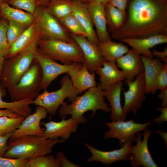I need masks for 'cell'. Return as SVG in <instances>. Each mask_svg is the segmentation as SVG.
Instances as JSON below:
<instances>
[{"mask_svg":"<svg viewBox=\"0 0 167 167\" xmlns=\"http://www.w3.org/2000/svg\"><path fill=\"white\" fill-rule=\"evenodd\" d=\"M167 34V0H132L125 21L112 38H142Z\"/></svg>","mask_w":167,"mask_h":167,"instance_id":"cell-1","label":"cell"},{"mask_svg":"<svg viewBox=\"0 0 167 167\" xmlns=\"http://www.w3.org/2000/svg\"><path fill=\"white\" fill-rule=\"evenodd\" d=\"M87 90L82 95L77 96L70 104L64 101L58 110L59 117L65 119L70 115L79 124H85L88 121L84 114L87 111H92L93 117L98 110L110 112V107L105 101L104 91L99 84Z\"/></svg>","mask_w":167,"mask_h":167,"instance_id":"cell-2","label":"cell"},{"mask_svg":"<svg viewBox=\"0 0 167 167\" xmlns=\"http://www.w3.org/2000/svg\"><path fill=\"white\" fill-rule=\"evenodd\" d=\"M65 141L61 139H52L43 136L35 135L9 139L7 143L8 149L4 157L30 160L50 154L55 145Z\"/></svg>","mask_w":167,"mask_h":167,"instance_id":"cell-3","label":"cell"},{"mask_svg":"<svg viewBox=\"0 0 167 167\" xmlns=\"http://www.w3.org/2000/svg\"><path fill=\"white\" fill-rule=\"evenodd\" d=\"M37 52L64 64L84 63V62L82 50L73 39L67 42L56 39L40 38L37 43Z\"/></svg>","mask_w":167,"mask_h":167,"instance_id":"cell-4","label":"cell"},{"mask_svg":"<svg viewBox=\"0 0 167 167\" xmlns=\"http://www.w3.org/2000/svg\"><path fill=\"white\" fill-rule=\"evenodd\" d=\"M39 40L24 50L6 59L0 84L3 88L7 89L16 84L28 70L37 52Z\"/></svg>","mask_w":167,"mask_h":167,"instance_id":"cell-5","label":"cell"},{"mask_svg":"<svg viewBox=\"0 0 167 167\" xmlns=\"http://www.w3.org/2000/svg\"><path fill=\"white\" fill-rule=\"evenodd\" d=\"M60 83L61 88L59 89L51 92L44 90L33 100L32 104L43 107L48 113L54 115L66 98H67L68 101L72 102L79 94L69 75L67 74L65 75Z\"/></svg>","mask_w":167,"mask_h":167,"instance_id":"cell-6","label":"cell"},{"mask_svg":"<svg viewBox=\"0 0 167 167\" xmlns=\"http://www.w3.org/2000/svg\"><path fill=\"white\" fill-rule=\"evenodd\" d=\"M42 72L39 63L34 60L28 70L14 86L7 89L12 101L25 99H35L40 94Z\"/></svg>","mask_w":167,"mask_h":167,"instance_id":"cell-7","label":"cell"},{"mask_svg":"<svg viewBox=\"0 0 167 167\" xmlns=\"http://www.w3.org/2000/svg\"><path fill=\"white\" fill-rule=\"evenodd\" d=\"M34 14L39 27L41 39H56L67 42L72 40L71 35L45 6H37Z\"/></svg>","mask_w":167,"mask_h":167,"instance_id":"cell-8","label":"cell"},{"mask_svg":"<svg viewBox=\"0 0 167 167\" xmlns=\"http://www.w3.org/2000/svg\"><path fill=\"white\" fill-rule=\"evenodd\" d=\"M152 124V121L141 123L132 120L107 122L105 124L109 129L104 133V139H118L120 146L122 147L128 142L135 141L137 133L149 128L148 126Z\"/></svg>","mask_w":167,"mask_h":167,"instance_id":"cell-9","label":"cell"},{"mask_svg":"<svg viewBox=\"0 0 167 167\" xmlns=\"http://www.w3.org/2000/svg\"><path fill=\"white\" fill-rule=\"evenodd\" d=\"M34 60L39 63L42 72L41 90L46 89L51 83L60 75L64 73L68 74L73 70L80 68L84 64H60L38 52Z\"/></svg>","mask_w":167,"mask_h":167,"instance_id":"cell-10","label":"cell"},{"mask_svg":"<svg viewBox=\"0 0 167 167\" xmlns=\"http://www.w3.org/2000/svg\"><path fill=\"white\" fill-rule=\"evenodd\" d=\"M128 87L127 91L123 88L124 103L122 107L125 115L131 112L136 115L146 99L145 81L144 71L132 81H125Z\"/></svg>","mask_w":167,"mask_h":167,"instance_id":"cell-11","label":"cell"},{"mask_svg":"<svg viewBox=\"0 0 167 167\" xmlns=\"http://www.w3.org/2000/svg\"><path fill=\"white\" fill-rule=\"evenodd\" d=\"M152 131L147 128L144 130L143 139L141 140L142 133H137L135 141L136 144L132 145L130 151V164L133 167H157L149 150L148 141Z\"/></svg>","mask_w":167,"mask_h":167,"instance_id":"cell-12","label":"cell"},{"mask_svg":"<svg viewBox=\"0 0 167 167\" xmlns=\"http://www.w3.org/2000/svg\"><path fill=\"white\" fill-rule=\"evenodd\" d=\"M48 113L46 109L37 106L35 113L25 117L18 128L12 133L9 139L26 135L43 136V129L40 126L41 120L45 118Z\"/></svg>","mask_w":167,"mask_h":167,"instance_id":"cell-13","label":"cell"},{"mask_svg":"<svg viewBox=\"0 0 167 167\" xmlns=\"http://www.w3.org/2000/svg\"><path fill=\"white\" fill-rule=\"evenodd\" d=\"M132 142H128L120 149L109 151L100 150L85 143L84 144V146L92 154V156L88 158L87 162L98 161L108 166L116 161H129L130 151Z\"/></svg>","mask_w":167,"mask_h":167,"instance_id":"cell-14","label":"cell"},{"mask_svg":"<svg viewBox=\"0 0 167 167\" xmlns=\"http://www.w3.org/2000/svg\"><path fill=\"white\" fill-rule=\"evenodd\" d=\"M71 35L81 50L84 59V63L90 73L95 72L98 67L102 66V62L105 60L97 45L92 43L86 37Z\"/></svg>","mask_w":167,"mask_h":167,"instance_id":"cell-15","label":"cell"},{"mask_svg":"<svg viewBox=\"0 0 167 167\" xmlns=\"http://www.w3.org/2000/svg\"><path fill=\"white\" fill-rule=\"evenodd\" d=\"M79 123L74 118L71 117L58 122L50 120L47 122H43L45 127L43 136L52 139H62L65 141L68 139L72 133L76 131Z\"/></svg>","mask_w":167,"mask_h":167,"instance_id":"cell-16","label":"cell"},{"mask_svg":"<svg viewBox=\"0 0 167 167\" xmlns=\"http://www.w3.org/2000/svg\"><path fill=\"white\" fill-rule=\"evenodd\" d=\"M85 4L96 28L99 42L111 40L107 29L105 5L94 1L87 2Z\"/></svg>","mask_w":167,"mask_h":167,"instance_id":"cell-17","label":"cell"},{"mask_svg":"<svg viewBox=\"0 0 167 167\" xmlns=\"http://www.w3.org/2000/svg\"><path fill=\"white\" fill-rule=\"evenodd\" d=\"M116 64L121 69L126 81L134 80L144 70L141 55L136 53L132 49L119 58Z\"/></svg>","mask_w":167,"mask_h":167,"instance_id":"cell-18","label":"cell"},{"mask_svg":"<svg viewBox=\"0 0 167 167\" xmlns=\"http://www.w3.org/2000/svg\"><path fill=\"white\" fill-rule=\"evenodd\" d=\"M131 47L137 54L153 58L150 49L155 46L167 43V34H160L142 38H122L118 39Z\"/></svg>","mask_w":167,"mask_h":167,"instance_id":"cell-19","label":"cell"},{"mask_svg":"<svg viewBox=\"0 0 167 167\" xmlns=\"http://www.w3.org/2000/svg\"><path fill=\"white\" fill-rule=\"evenodd\" d=\"M141 57L144 66L146 94H154L157 90V78L164 64L157 58L144 55H141Z\"/></svg>","mask_w":167,"mask_h":167,"instance_id":"cell-20","label":"cell"},{"mask_svg":"<svg viewBox=\"0 0 167 167\" xmlns=\"http://www.w3.org/2000/svg\"><path fill=\"white\" fill-rule=\"evenodd\" d=\"M85 3L79 0H73L72 13L87 33L88 39L97 45L100 42Z\"/></svg>","mask_w":167,"mask_h":167,"instance_id":"cell-21","label":"cell"},{"mask_svg":"<svg viewBox=\"0 0 167 167\" xmlns=\"http://www.w3.org/2000/svg\"><path fill=\"white\" fill-rule=\"evenodd\" d=\"M123 82L120 81L113 84L105 90L104 95L109 103L112 121H125L126 116L123 113L121 103V93Z\"/></svg>","mask_w":167,"mask_h":167,"instance_id":"cell-22","label":"cell"},{"mask_svg":"<svg viewBox=\"0 0 167 167\" xmlns=\"http://www.w3.org/2000/svg\"><path fill=\"white\" fill-rule=\"evenodd\" d=\"M40 38V30L36 18L34 22L24 30L11 46L7 58H11L24 50Z\"/></svg>","mask_w":167,"mask_h":167,"instance_id":"cell-23","label":"cell"},{"mask_svg":"<svg viewBox=\"0 0 167 167\" xmlns=\"http://www.w3.org/2000/svg\"><path fill=\"white\" fill-rule=\"evenodd\" d=\"M96 72L100 77L99 84L104 91L125 79L116 63L106 60L103 62L102 66L98 67Z\"/></svg>","mask_w":167,"mask_h":167,"instance_id":"cell-24","label":"cell"},{"mask_svg":"<svg viewBox=\"0 0 167 167\" xmlns=\"http://www.w3.org/2000/svg\"><path fill=\"white\" fill-rule=\"evenodd\" d=\"M0 16L8 21H12L26 29L35 21V15L15 8L6 2H0Z\"/></svg>","mask_w":167,"mask_h":167,"instance_id":"cell-25","label":"cell"},{"mask_svg":"<svg viewBox=\"0 0 167 167\" xmlns=\"http://www.w3.org/2000/svg\"><path fill=\"white\" fill-rule=\"evenodd\" d=\"M68 74L79 94L97 86L95 72L90 73L84 63L81 68L73 70Z\"/></svg>","mask_w":167,"mask_h":167,"instance_id":"cell-26","label":"cell"},{"mask_svg":"<svg viewBox=\"0 0 167 167\" xmlns=\"http://www.w3.org/2000/svg\"><path fill=\"white\" fill-rule=\"evenodd\" d=\"M97 46L106 61L116 63L117 60L130 50L122 42H116L111 40L99 42Z\"/></svg>","mask_w":167,"mask_h":167,"instance_id":"cell-27","label":"cell"},{"mask_svg":"<svg viewBox=\"0 0 167 167\" xmlns=\"http://www.w3.org/2000/svg\"><path fill=\"white\" fill-rule=\"evenodd\" d=\"M105 9L108 30L112 34L123 25L126 20V14L109 3L105 6Z\"/></svg>","mask_w":167,"mask_h":167,"instance_id":"cell-28","label":"cell"},{"mask_svg":"<svg viewBox=\"0 0 167 167\" xmlns=\"http://www.w3.org/2000/svg\"><path fill=\"white\" fill-rule=\"evenodd\" d=\"M45 6L59 20L72 13L73 0H52Z\"/></svg>","mask_w":167,"mask_h":167,"instance_id":"cell-29","label":"cell"},{"mask_svg":"<svg viewBox=\"0 0 167 167\" xmlns=\"http://www.w3.org/2000/svg\"><path fill=\"white\" fill-rule=\"evenodd\" d=\"M4 88L0 84V109H10L20 116H26L30 110L29 100L26 99L10 102L3 101L2 98L6 94Z\"/></svg>","mask_w":167,"mask_h":167,"instance_id":"cell-30","label":"cell"},{"mask_svg":"<svg viewBox=\"0 0 167 167\" xmlns=\"http://www.w3.org/2000/svg\"><path fill=\"white\" fill-rule=\"evenodd\" d=\"M58 21L70 34L87 38V33L72 12Z\"/></svg>","mask_w":167,"mask_h":167,"instance_id":"cell-31","label":"cell"},{"mask_svg":"<svg viewBox=\"0 0 167 167\" xmlns=\"http://www.w3.org/2000/svg\"><path fill=\"white\" fill-rule=\"evenodd\" d=\"M24 118L21 116L16 118L0 117V136L12 133L18 128Z\"/></svg>","mask_w":167,"mask_h":167,"instance_id":"cell-32","label":"cell"},{"mask_svg":"<svg viewBox=\"0 0 167 167\" xmlns=\"http://www.w3.org/2000/svg\"><path fill=\"white\" fill-rule=\"evenodd\" d=\"M60 165L53 155L38 156L29 160L25 167H59Z\"/></svg>","mask_w":167,"mask_h":167,"instance_id":"cell-33","label":"cell"},{"mask_svg":"<svg viewBox=\"0 0 167 167\" xmlns=\"http://www.w3.org/2000/svg\"><path fill=\"white\" fill-rule=\"evenodd\" d=\"M2 18L0 20V56L7 58L10 48L8 41L7 31L8 22Z\"/></svg>","mask_w":167,"mask_h":167,"instance_id":"cell-34","label":"cell"},{"mask_svg":"<svg viewBox=\"0 0 167 167\" xmlns=\"http://www.w3.org/2000/svg\"><path fill=\"white\" fill-rule=\"evenodd\" d=\"M26 29L21 25L12 21H8L7 35L10 47Z\"/></svg>","mask_w":167,"mask_h":167,"instance_id":"cell-35","label":"cell"},{"mask_svg":"<svg viewBox=\"0 0 167 167\" xmlns=\"http://www.w3.org/2000/svg\"><path fill=\"white\" fill-rule=\"evenodd\" d=\"M11 6L34 14L37 5L36 0H9L8 3Z\"/></svg>","mask_w":167,"mask_h":167,"instance_id":"cell-36","label":"cell"},{"mask_svg":"<svg viewBox=\"0 0 167 167\" xmlns=\"http://www.w3.org/2000/svg\"><path fill=\"white\" fill-rule=\"evenodd\" d=\"M29 160L0 157V167H25Z\"/></svg>","mask_w":167,"mask_h":167,"instance_id":"cell-37","label":"cell"},{"mask_svg":"<svg viewBox=\"0 0 167 167\" xmlns=\"http://www.w3.org/2000/svg\"><path fill=\"white\" fill-rule=\"evenodd\" d=\"M167 88V64H164L157 78L156 83L157 90Z\"/></svg>","mask_w":167,"mask_h":167,"instance_id":"cell-38","label":"cell"},{"mask_svg":"<svg viewBox=\"0 0 167 167\" xmlns=\"http://www.w3.org/2000/svg\"><path fill=\"white\" fill-rule=\"evenodd\" d=\"M55 158L61 167H78L79 165L69 161L65 157L63 152L59 151L56 154Z\"/></svg>","mask_w":167,"mask_h":167,"instance_id":"cell-39","label":"cell"},{"mask_svg":"<svg viewBox=\"0 0 167 167\" xmlns=\"http://www.w3.org/2000/svg\"><path fill=\"white\" fill-rule=\"evenodd\" d=\"M12 133L0 136V157H3L8 149L7 142Z\"/></svg>","mask_w":167,"mask_h":167,"instance_id":"cell-40","label":"cell"},{"mask_svg":"<svg viewBox=\"0 0 167 167\" xmlns=\"http://www.w3.org/2000/svg\"><path fill=\"white\" fill-rule=\"evenodd\" d=\"M157 109L161 112L160 115L153 120V121L158 125L161 124L163 122L167 121V107H158Z\"/></svg>","mask_w":167,"mask_h":167,"instance_id":"cell-41","label":"cell"},{"mask_svg":"<svg viewBox=\"0 0 167 167\" xmlns=\"http://www.w3.org/2000/svg\"><path fill=\"white\" fill-rule=\"evenodd\" d=\"M129 0H109V3L126 14V9Z\"/></svg>","mask_w":167,"mask_h":167,"instance_id":"cell-42","label":"cell"},{"mask_svg":"<svg viewBox=\"0 0 167 167\" xmlns=\"http://www.w3.org/2000/svg\"><path fill=\"white\" fill-rule=\"evenodd\" d=\"M152 52L153 57L155 56L161 61L167 63V48H165L162 51H159L155 49H152Z\"/></svg>","mask_w":167,"mask_h":167,"instance_id":"cell-43","label":"cell"},{"mask_svg":"<svg viewBox=\"0 0 167 167\" xmlns=\"http://www.w3.org/2000/svg\"><path fill=\"white\" fill-rule=\"evenodd\" d=\"M6 116L11 118H16L20 117L12 110L9 109H0V117Z\"/></svg>","mask_w":167,"mask_h":167,"instance_id":"cell-44","label":"cell"},{"mask_svg":"<svg viewBox=\"0 0 167 167\" xmlns=\"http://www.w3.org/2000/svg\"><path fill=\"white\" fill-rule=\"evenodd\" d=\"M158 97L162 99L161 107H167V88L161 89Z\"/></svg>","mask_w":167,"mask_h":167,"instance_id":"cell-45","label":"cell"},{"mask_svg":"<svg viewBox=\"0 0 167 167\" xmlns=\"http://www.w3.org/2000/svg\"><path fill=\"white\" fill-rule=\"evenodd\" d=\"M156 132L159 134L163 140L167 149V133L163 131L156 130Z\"/></svg>","mask_w":167,"mask_h":167,"instance_id":"cell-46","label":"cell"},{"mask_svg":"<svg viewBox=\"0 0 167 167\" xmlns=\"http://www.w3.org/2000/svg\"><path fill=\"white\" fill-rule=\"evenodd\" d=\"M52 0H36L37 6H45L50 1ZM84 3H86L87 2L86 0H78Z\"/></svg>","mask_w":167,"mask_h":167,"instance_id":"cell-47","label":"cell"},{"mask_svg":"<svg viewBox=\"0 0 167 167\" xmlns=\"http://www.w3.org/2000/svg\"><path fill=\"white\" fill-rule=\"evenodd\" d=\"M6 58L0 56V84L3 69V66Z\"/></svg>","mask_w":167,"mask_h":167,"instance_id":"cell-48","label":"cell"},{"mask_svg":"<svg viewBox=\"0 0 167 167\" xmlns=\"http://www.w3.org/2000/svg\"><path fill=\"white\" fill-rule=\"evenodd\" d=\"M91 1H94L101 3L105 6L109 2V0H92Z\"/></svg>","mask_w":167,"mask_h":167,"instance_id":"cell-49","label":"cell"},{"mask_svg":"<svg viewBox=\"0 0 167 167\" xmlns=\"http://www.w3.org/2000/svg\"><path fill=\"white\" fill-rule=\"evenodd\" d=\"M9 0H0V2L8 3Z\"/></svg>","mask_w":167,"mask_h":167,"instance_id":"cell-50","label":"cell"},{"mask_svg":"<svg viewBox=\"0 0 167 167\" xmlns=\"http://www.w3.org/2000/svg\"><path fill=\"white\" fill-rule=\"evenodd\" d=\"M88 2L91 1L92 0H86Z\"/></svg>","mask_w":167,"mask_h":167,"instance_id":"cell-51","label":"cell"}]
</instances>
